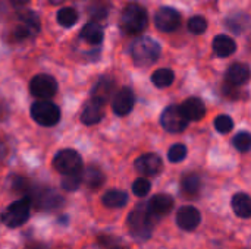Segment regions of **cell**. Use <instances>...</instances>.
I'll use <instances>...</instances> for the list:
<instances>
[{
    "label": "cell",
    "instance_id": "1",
    "mask_svg": "<svg viewBox=\"0 0 251 249\" xmlns=\"http://www.w3.org/2000/svg\"><path fill=\"white\" fill-rule=\"evenodd\" d=\"M156 219L150 214L147 205H138L128 216L129 233L137 241H147L151 236Z\"/></svg>",
    "mask_w": 251,
    "mask_h": 249
},
{
    "label": "cell",
    "instance_id": "2",
    "mask_svg": "<svg viewBox=\"0 0 251 249\" xmlns=\"http://www.w3.org/2000/svg\"><path fill=\"white\" fill-rule=\"evenodd\" d=\"M147 10L138 3H129L125 6L121 15V29L126 35H138L147 26Z\"/></svg>",
    "mask_w": 251,
    "mask_h": 249
},
{
    "label": "cell",
    "instance_id": "3",
    "mask_svg": "<svg viewBox=\"0 0 251 249\" xmlns=\"http://www.w3.org/2000/svg\"><path fill=\"white\" fill-rule=\"evenodd\" d=\"M131 56L135 65H153L160 56V45L150 37H140L131 45Z\"/></svg>",
    "mask_w": 251,
    "mask_h": 249
},
{
    "label": "cell",
    "instance_id": "4",
    "mask_svg": "<svg viewBox=\"0 0 251 249\" xmlns=\"http://www.w3.org/2000/svg\"><path fill=\"white\" fill-rule=\"evenodd\" d=\"M31 198L25 197L15 203H12L3 213H1V222L7 227H19L24 223H26L31 211Z\"/></svg>",
    "mask_w": 251,
    "mask_h": 249
},
{
    "label": "cell",
    "instance_id": "5",
    "mask_svg": "<svg viewBox=\"0 0 251 249\" xmlns=\"http://www.w3.org/2000/svg\"><path fill=\"white\" fill-rule=\"evenodd\" d=\"M31 117L41 126H54L60 120V109L49 100H38L31 106Z\"/></svg>",
    "mask_w": 251,
    "mask_h": 249
},
{
    "label": "cell",
    "instance_id": "6",
    "mask_svg": "<svg viewBox=\"0 0 251 249\" xmlns=\"http://www.w3.org/2000/svg\"><path fill=\"white\" fill-rule=\"evenodd\" d=\"M53 167L62 175L79 172L82 170V158L75 150H60L53 158Z\"/></svg>",
    "mask_w": 251,
    "mask_h": 249
},
{
    "label": "cell",
    "instance_id": "7",
    "mask_svg": "<svg viewBox=\"0 0 251 249\" xmlns=\"http://www.w3.org/2000/svg\"><path fill=\"white\" fill-rule=\"evenodd\" d=\"M29 91L40 100H49L57 92V82L51 75L38 73L29 82Z\"/></svg>",
    "mask_w": 251,
    "mask_h": 249
},
{
    "label": "cell",
    "instance_id": "8",
    "mask_svg": "<svg viewBox=\"0 0 251 249\" xmlns=\"http://www.w3.org/2000/svg\"><path fill=\"white\" fill-rule=\"evenodd\" d=\"M188 122L190 120L185 117L179 106H169L162 113V126L168 132H172V134L182 132L187 129Z\"/></svg>",
    "mask_w": 251,
    "mask_h": 249
},
{
    "label": "cell",
    "instance_id": "9",
    "mask_svg": "<svg viewBox=\"0 0 251 249\" xmlns=\"http://www.w3.org/2000/svg\"><path fill=\"white\" fill-rule=\"evenodd\" d=\"M154 23L157 29L163 32H172L181 25V15L172 7H162L154 16Z\"/></svg>",
    "mask_w": 251,
    "mask_h": 249
},
{
    "label": "cell",
    "instance_id": "10",
    "mask_svg": "<svg viewBox=\"0 0 251 249\" xmlns=\"http://www.w3.org/2000/svg\"><path fill=\"white\" fill-rule=\"evenodd\" d=\"M200 222H201L200 211L193 205L181 207V210L176 214V223L185 232H193L194 229H197Z\"/></svg>",
    "mask_w": 251,
    "mask_h": 249
},
{
    "label": "cell",
    "instance_id": "11",
    "mask_svg": "<svg viewBox=\"0 0 251 249\" xmlns=\"http://www.w3.org/2000/svg\"><path fill=\"white\" fill-rule=\"evenodd\" d=\"M135 103V97L134 92L129 88H121L115 95H113V103H112V109L118 116H126L128 113H131L132 107Z\"/></svg>",
    "mask_w": 251,
    "mask_h": 249
},
{
    "label": "cell",
    "instance_id": "12",
    "mask_svg": "<svg viewBox=\"0 0 251 249\" xmlns=\"http://www.w3.org/2000/svg\"><path fill=\"white\" fill-rule=\"evenodd\" d=\"M31 203L35 204L41 210L51 211V210L59 208L63 204V198L51 189H41V191L35 192L34 198H31Z\"/></svg>",
    "mask_w": 251,
    "mask_h": 249
},
{
    "label": "cell",
    "instance_id": "13",
    "mask_svg": "<svg viewBox=\"0 0 251 249\" xmlns=\"http://www.w3.org/2000/svg\"><path fill=\"white\" fill-rule=\"evenodd\" d=\"M162 160L157 154H144L135 160V169L138 173L144 176H156L157 173L162 172Z\"/></svg>",
    "mask_w": 251,
    "mask_h": 249
},
{
    "label": "cell",
    "instance_id": "14",
    "mask_svg": "<svg viewBox=\"0 0 251 249\" xmlns=\"http://www.w3.org/2000/svg\"><path fill=\"white\" fill-rule=\"evenodd\" d=\"M147 208L154 219H160V217H165L166 214H169L172 211L174 200L166 194H159V195H154L149 201Z\"/></svg>",
    "mask_w": 251,
    "mask_h": 249
},
{
    "label": "cell",
    "instance_id": "15",
    "mask_svg": "<svg viewBox=\"0 0 251 249\" xmlns=\"http://www.w3.org/2000/svg\"><path fill=\"white\" fill-rule=\"evenodd\" d=\"M104 117V104L91 98L85 103L82 112H81V122L84 125H96Z\"/></svg>",
    "mask_w": 251,
    "mask_h": 249
},
{
    "label": "cell",
    "instance_id": "16",
    "mask_svg": "<svg viewBox=\"0 0 251 249\" xmlns=\"http://www.w3.org/2000/svg\"><path fill=\"white\" fill-rule=\"evenodd\" d=\"M115 81L110 78V76H103L97 81V84L94 85L93 91H91V98L106 104L110 97H113L116 92H115Z\"/></svg>",
    "mask_w": 251,
    "mask_h": 249
},
{
    "label": "cell",
    "instance_id": "17",
    "mask_svg": "<svg viewBox=\"0 0 251 249\" xmlns=\"http://www.w3.org/2000/svg\"><path fill=\"white\" fill-rule=\"evenodd\" d=\"M181 110L182 113L185 114V117L188 120H193V122H199L204 117L206 114V107H204V103L197 98V97H191V98H187L181 106Z\"/></svg>",
    "mask_w": 251,
    "mask_h": 249
},
{
    "label": "cell",
    "instance_id": "18",
    "mask_svg": "<svg viewBox=\"0 0 251 249\" xmlns=\"http://www.w3.org/2000/svg\"><path fill=\"white\" fill-rule=\"evenodd\" d=\"M250 75L251 70L247 65H244V63H235V65H232V66L228 69V72H226V79H228V82H231V84L240 87V85L246 84V82L250 79Z\"/></svg>",
    "mask_w": 251,
    "mask_h": 249
},
{
    "label": "cell",
    "instance_id": "19",
    "mask_svg": "<svg viewBox=\"0 0 251 249\" xmlns=\"http://www.w3.org/2000/svg\"><path fill=\"white\" fill-rule=\"evenodd\" d=\"M237 50L235 41L228 35H218L213 40V51L219 57H228Z\"/></svg>",
    "mask_w": 251,
    "mask_h": 249
},
{
    "label": "cell",
    "instance_id": "20",
    "mask_svg": "<svg viewBox=\"0 0 251 249\" xmlns=\"http://www.w3.org/2000/svg\"><path fill=\"white\" fill-rule=\"evenodd\" d=\"M103 37H104L103 28L97 22H88L81 29V38L87 41L88 44H93V45L100 44L103 41Z\"/></svg>",
    "mask_w": 251,
    "mask_h": 249
},
{
    "label": "cell",
    "instance_id": "21",
    "mask_svg": "<svg viewBox=\"0 0 251 249\" xmlns=\"http://www.w3.org/2000/svg\"><path fill=\"white\" fill-rule=\"evenodd\" d=\"M232 210L241 219L251 217V198L247 194H235L232 198Z\"/></svg>",
    "mask_w": 251,
    "mask_h": 249
},
{
    "label": "cell",
    "instance_id": "22",
    "mask_svg": "<svg viewBox=\"0 0 251 249\" xmlns=\"http://www.w3.org/2000/svg\"><path fill=\"white\" fill-rule=\"evenodd\" d=\"M103 204L109 208H122L128 203V195L119 189H110L103 195Z\"/></svg>",
    "mask_w": 251,
    "mask_h": 249
},
{
    "label": "cell",
    "instance_id": "23",
    "mask_svg": "<svg viewBox=\"0 0 251 249\" xmlns=\"http://www.w3.org/2000/svg\"><path fill=\"white\" fill-rule=\"evenodd\" d=\"M82 182L90 189H99L104 183V175L101 173L100 169L90 166L85 170H82Z\"/></svg>",
    "mask_w": 251,
    "mask_h": 249
},
{
    "label": "cell",
    "instance_id": "24",
    "mask_svg": "<svg viewBox=\"0 0 251 249\" xmlns=\"http://www.w3.org/2000/svg\"><path fill=\"white\" fill-rule=\"evenodd\" d=\"M181 188L187 197H196V195H199V192L201 189V179L196 173H188L182 178Z\"/></svg>",
    "mask_w": 251,
    "mask_h": 249
},
{
    "label": "cell",
    "instance_id": "25",
    "mask_svg": "<svg viewBox=\"0 0 251 249\" xmlns=\"http://www.w3.org/2000/svg\"><path fill=\"white\" fill-rule=\"evenodd\" d=\"M175 79V75L171 69H157L153 75H151V81L157 88H166L169 87Z\"/></svg>",
    "mask_w": 251,
    "mask_h": 249
},
{
    "label": "cell",
    "instance_id": "26",
    "mask_svg": "<svg viewBox=\"0 0 251 249\" xmlns=\"http://www.w3.org/2000/svg\"><path fill=\"white\" fill-rule=\"evenodd\" d=\"M57 22L65 26V28H71L74 26L76 22H78V13L75 9L72 7H62L59 12H57V16H56Z\"/></svg>",
    "mask_w": 251,
    "mask_h": 249
},
{
    "label": "cell",
    "instance_id": "27",
    "mask_svg": "<svg viewBox=\"0 0 251 249\" xmlns=\"http://www.w3.org/2000/svg\"><path fill=\"white\" fill-rule=\"evenodd\" d=\"M82 183V170L79 172H74V173H69V175H63V179H62V188L65 191H76Z\"/></svg>",
    "mask_w": 251,
    "mask_h": 249
},
{
    "label": "cell",
    "instance_id": "28",
    "mask_svg": "<svg viewBox=\"0 0 251 249\" xmlns=\"http://www.w3.org/2000/svg\"><path fill=\"white\" fill-rule=\"evenodd\" d=\"M19 19L24 25H26L32 34H37L40 31V18L35 12L32 10H25L19 15Z\"/></svg>",
    "mask_w": 251,
    "mask_h": 249
},
{
    "label": "cell",
    "instance_id": "29",
    "mask_svg": "<svg viewBox=\"0 0 251 249\" xmlns=\"http://www.w3.org/2000/svg\"><path fill=\"white\" fill-rule=\"evenodd\" d=\"M99 247L100 249H128L125 242L116 236H109V235H104V236H100L99 238Z\"/></svg>",
    "mask_w": 251,
    "mask_h": 249
},
{
    "label": "cell",
    "instance_id": "30",
    "mask_svg": "<svg viewBox=\"0 0 251 249\" xmlns=\"http://www.w3.org/2000/svg\"><path fill=\"white\" fill-rule=\"evenodd\" d=\"M249 25V18L243 13L234 15L229 19H226V26L232 29L234 32H243Z\"/></svg>",
    "mask_w": 251,
    "mask_h": 249
},
{
    "label": "cell",
    "instance_id": "31",
    "mask_svg": "<svg viewBox=\"0 0 251 249\" xmlns=\"http://www.w3.org/2000/svg\"><path fill=\"white\" fill-rule=\"evenodd\" d=\"M234 147L240 153H247L251 150V134L249 132H240L234 138Z\"/></svg>",
    "mask_w": 251,
    "mask_h": 249
},
{
    "label": "cell",
    "instance_id": "32",
    "mask_svg": "<svg viewBox=\"0 0 251 249\" xmlns=\"http://www.w3.org/2000/svg\"><path fill=\"white\" fill-rule=\"evenodd\" d=\"M187 157V147L182 144H175L168 151V158L172 163H179Z\"/></svg>",
    "mask_w": 251,
    "mask_h": 249
},
{
    "label": "cell",
    "instance_id": "33",
    "mask_svg": "<svg viewBox=\"0 0 251 249\" xmlns=\"http://www.w3.org/2000/svg\"><path fill=\"white\" fill-rule=\"evenodd\" d=\"M215 128L221 132V134H228L232 131L234 128V122L229 116L226 114H221L215 119Z\"/></svg>",
    "mask_w": 251,
    "mask_h": 249
},
{
    "label": "cell",
    "instance_id": "34",
    "mask_svg": "<svg viewBox=\"0 0 251 249\" xmlns=\"http://www.w3.org/2000/svg\"><path fill=\"white\" fill-rule=\"evenodd\" d=\"M206 28H207V21H206L204 18H201V16H194V18H191L190 22H188V29H190V32H193V34H196V35L203 34V32L206 31Z\"/></svg>",
    "mask_w": 251,
    "mask_h": 249
},
{
    "label": "cell",
    "instance_id": "35",
    "mask_svg": "<svg viewBox=\"0 0 251 249\" xmlns=\"http://www.w3.org/2000/svg\"><path fill=\"white\" fill-rule=\"evenodd\" d=\"M150 189H151V185L146 178H140L132 183V192L137 197H146L150 192Z\"/></svg>",
    "mask_w": 251,
    "mask_h": 249
},
{
    "label": "cell",
    "instance_id": "36",
    "mask_svg": "<svg viewBox=\"0 0 251 249\" xmlns=\"http://www.w3.org/2000/svg\"><path fill=\"white\" fill-rule=\"evenodd\" d=\"M12 185H13V189H16V191H28V183L22 178H13Z\"/></svg>",
    "mask_w": 251,
    "mask_h": 249
},
{
    "label": "cell",
    "instance_id": "37",
    "mask_svg": "<svg viewBox=\"0 0 251 249\" xmlns=\"http://www.w3.org/2000/svg\"><path fill=\"white\" fill-rule=\"evenodd\" d=\"M9 1H10V4L15 6V7H22V6H25L29 0H9Z\"/></svg>",
    "mask_w": 251,
    "mask_h": 249
},
{
    "label": "cell",
    "instance_id": "38",
    "mask_svg": "<svg viewBox=\"0 0 251 249\" xmlns=\"http://www.w3.org/2000/svg\"><path fill=\"white\" fill-rule=\"evenodd\" d=\"M6 116V107L3 104H0V120Z\"/></svg>",
    "mask_w": 251,
    "mask_h": 249
},
{
    "label": "cell",
    "instance_id": "39",
    "mask_svg": "<svg viewBox=\"0 0 251 249\" xmlns=\"http://www.w3.org/2000/svg\"><path fill=\"white\" fill-rule=\"evenodd\" d=\"M4 153H6V148H4V145H3V144L0 142V158H3Z\"/></svg>",
    "mask_w": 251,
    "mask_h": 249
},
{
    "label": "cell",
    "instance_id": "40",
    "mask_svg": "<svg viewBox=\"0 0 251 249\" xmlns=\"http://www.w3.org/2000/svg\"><path fill=\"white\" fill-rule=\"evenodd\" d=\"M28 249H44V247H41V245H32V247H29Z\"/></svg>",
    "mask_w": 251,
    "mask_h": 249
},
{
    "label": "cell",
    "instance_id": "41",
    "mask_svg": "<svg viewBox=\"0 0 251 249\" xmlns=\"http://www.w3.org/2000/svg\"><path fill=\"white\" fill-rule=\"evenodd\" d=\"M50 1H51V3H62L63 0H50Z\"/></svg>",
    "mask_w": 251,
    "mask_h": 249
}]
</instances>
